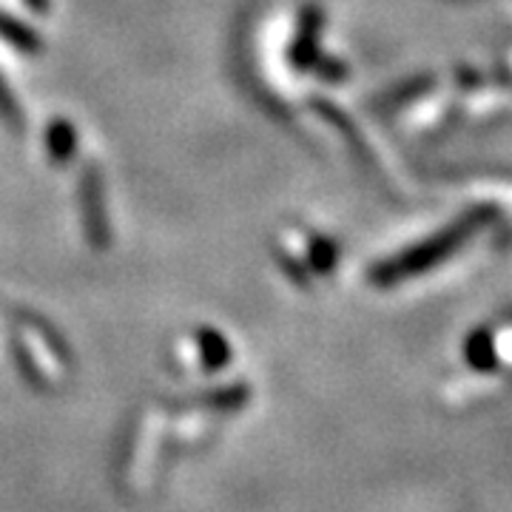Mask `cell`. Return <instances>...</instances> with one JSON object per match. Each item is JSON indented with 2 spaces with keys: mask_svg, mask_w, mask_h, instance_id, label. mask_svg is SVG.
Instances as JSON below:
<instances>
[{
  "mask_svg": "<svg viewBox=\"0 0 512 512\" xmlns=\"http://www.w3.org/2000/svg\"><path fill=\"white\" fill-rule=\"evenodd\" d=\"M464 359L476 373H495L501 367V356L495 348V333L490 328H478L464 342Z\"/></svg>",
  "mask_w": 512,
  "mask_h": 512,
  "instance_id": "obj_1",
  "label": "cell"
},
{
  "mask_svg": "<svg viewBox=\"0 0 512 512\" xmlns=\"http://www.w3.org/2000/svg\"><path fill=\"white\" fill-rule=\"evenodd\" d=\"M0 35L6 37V40H15V43H23V49H32L35 46V37H32V32H26L20 23H15V20L3 18L0 15Z\"/></svg>",
  "mask_w": 512,
  "mask_h": 512,
  "instance_id": "obj_2",
  "label": "cell"
},
{
  "mask_svg": "<svg viewBox=\"0 0 512 512\" xmlns=\"http://www.w3.org/2000/svg\"><path fill=\"white\" fill-rule=\"evenodd\" d=\"M3 92H6V89L0 86V111H3L9 120H15V117H18V114H15V103H12V100H9V97H6Z\"/></svg>",
  "mask_w": 512,
  "mask_h": 512,
  "instance_id": "obj_3",
  "label": "cell"
},
{
  "mask_svg": "<svg viewBox=\"0 0 512 512\" xmlns=\"http://www.w3.org/2000/svg\"><path fill=\"white\" fill-rule=\"evenodd\" d=\"M29 3H32V6H35V9H43V6H46V3H43V0H29Z\"/></svg>",
  "mask_w": 512,
  "mask_h": 512,
  "instance_id": "obj_4",
  "label": "cell"
}]
</instances>
